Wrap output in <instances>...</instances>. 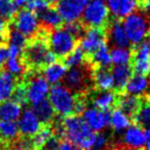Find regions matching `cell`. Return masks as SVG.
Segmentation results:
<instances>
[{"label": "cell", "mask_w": 150, "mask_h": 150, "mask_svg": "<svg viewBox=\"0 0 150 150\" xmlns=\"http://www.w3.org/2000/svg\"><path fill=\"white\" fill-rule=\"evenodd\" d=\"M47 32L41 28L38 37L27 40V43L21 54V59L27 68V72L30 70L42 71L46 66L58 60L57 57L50 52L46 43Z\"/></svg>", "instance_id": "1"}, {"label": "cell", "mask_w": 150, "mask_h": 150, "mask_svg": "<svg viewBox=\"0 0 150 150\" xmlns=\"http://www.w3.org/2000/svg\"><path fill=\"white\" fill-rule=\"evenodd\" d=\"M64 139L77 145L80 150L94 149L95 134L79 115H68L62 117Z\"/></svg>", "instance_id": "2"}, {"label": "cell", "mask_w": 150, "mask_h": 150, "mask_svg": "<svg viewBox=\"0 0 150 150\" xmlns=\"http://www.w3.org/2000/svg\"><path fill=\"white\" fill-rule=\"evenodd\" d=\"M64 86L76 95H88L94 86L92 79V66L88 62L70 68L64 75Z\"/></svg>", "instance_id": "3"}, {"label": "cell", "mask_w": 150, "mask_h": 150, "mask_svg": "<svg viewBox=\"0 0 150 150\" xmlns=\"http://www.w3.org/2000/svg\"><path fill=\"white\" fill-rule=\"evenodd\" d=\"M77 95L71 92L64 84L56 83L48 93V101L59 116L74 115Z\"/></svg>", "instance_id": "4"}, {"label": "cell", "mask_w": 150, "mask_h": 150, "mask_svg": "<svg viewBox=\"0 0 150 150\" xmlns=\"http://www.w3.org/2000/svg\"><path fill=\"white\" fill-rule=\"evenodd\" d=\"M122 26L129 43L138 45L150 35V20L145 13H136L123 19Z\"/></svg>", "instance_id": "5"}, {"label": "cell", "mask_w": 150, "mask_h": 150, "mask_svg": "<svg viewBox=\"0 0 150 150\" xmlns=\"http://www.w3.org/2000/svg\"><path fill=\"white\" fill-rule=\"evenodd\" d=\"M46 43L50 52L57 58L64 59L79 45V41L75 39L62 27L52 30L46 34Z\"/></svg>", "instance_id": "6"}, {"label": "cell", "mask_w": 150, "mask_h": 150, "mask_svg": "<svg viewBox=\"0 0 150 150\" xmlns=\"http://www.w3.org/2000/svg\"><path fill=\"white\" fill-rule=\"evenodd\" d=\"M22 78L26 83L28 104L35 105L44 100L45 96L48 94L50 86L42 71L30 70Z\"/></svg>", "instance_id": "7"}, {"label": "cell", "mask_w": 150, "mask_h": 150, "mask_svg": "<svg viewBox=\"0 0 150 150\" xmlns=\"http://www.w3.org/2000/svg\"><path fill=\"white\" fill-rule=\"evenodd\" d=\"M79 22L86 30L92 28L105 29L109 23V11L107 5L103 1L92 0V2L88 3L84 8Z\"/></svg>", "instance_id": "8"}, {"label": "cell", "mask_w": 150, "mask_h": 150, "mask_svg": "<svg viewBox=\"0 0 150 150\" xmlns=\"http://www.w3.org/2000/svg\"><path fill=\"white\" fill-rule=\"evenodd\" d=\"M11 24L22 35L25 36L27 40L38 37L41 30L37 16L32 11H28L27 8L18 11L11 21Z\"/></svg>", "instance_id": "9"}, {"label": "cell", "mask_w": 150, "mask_h": 150, "mask_svg": "<svg viewBox=\"0 0 150 150\" xmlns=\"http://www.w3.org/2000/svg\"><path fill=\"white\" fill-rule=\"evenodd\" d=\"M131 67L134 74L143 76L150 74V39H145L135 46Z\"/></svg>", "instance_id": "10"}, {"label": "cell", "mask_w": 150, "mask_h": 150, "mask_svg": "<svg viewBox=\"0 0 150 150\" xmlns=\"http://www.w3.org/2000/svg\"><path fill=\"white\" fill-rule=\"evenodd\" d=\"M107 42L106 30L103 28H92L88 29L83 37L79 41V47L84 52L86 57L94 54L100 46Z\"/></svg>", "instance_id": "11"}, {"label": "cell", "mask_w": 150, "mask_h": 150, "mask_svg": "<svg viewBox=\"0 0 150 150\" xmlns=\"http://www.w3.org/2000/svg\"><path fill=\"white\" fill-rule=\"evenodd\" d=\"M88 0H61L56 5L59 15L66 23L78 21L88 5Z\"/></svg>", "instance_id": "12"}, {"label": "cell", "mask_w": 150, "mask_h": 150, "mask_svg": "<svg viewBox=\"0 0 150 150\" xmlns=\"http://www.w3.org/2000/svg\"><path fill=\"white\" fill-rule=\"evenodd\" d=\"M88 102H91L94 108L101 111H109L116 107L118 95L113 91L92 90L86 95Z\"/></svg>", "instance_id": "13"}, {"label": "cell", "mask_w": 150, "mask_h": 150, "mask_svg": "<svg viewBox=\"0 0 150 150\" xmlns=\"http://www.w3.org/2000/svg\"><path fill=\"white\" fill-rule=\"evenodd\" d=\"M107 40L112 44L114 47H129V41L127 39L125 28L119 20H109L106 28Z\"/></svg>", "instance_id": "14"}, {"label": "cell", "mask_w": 150, "mask_h": 150, "mask_svg": "<svg viewBox=\"0 0 150 150\" xmlns=\"http://www.w3.org/2000/svg\"><path fill=\"white\" fill-rule=\"evenodd\" d=\"M82 119L92 131L101 132L110 125V112L101 111L96 108H88L82 113Z\"/></svg>", "instance_id": "15"}, {"label": "cell", "mask_w": 150, "mask_h": 150, "mask_svg": "<svg viewBox=\"0 0 150 150\" xmlns=\"http://www.w3.org/2000/svg\"><path fill=\"white\" fill-rule=\"evenodd\" d=\"M139 5V0H107V8L116 20L125 19L136 13Z\"/></svg>", "instance_id": "16"}, {"label": "cell", "mask_w": 150, "mask_h": 150, "mask_svg": "<svg viewBox=\"0 0 150 150\" xmlns=\"http://www.w3.org/2000/svg\"><path fill=\"white\" fill-rule=\"evenodd\" d=\"M20 135L23 137L32 138L41 127V123L31 109H26L22 114L18 123Z\"/></svg>", "instance_id": "17"}, {"label": "cell", "mask_w": 150, "mask_h": 150, "mask_svg": "<svg viewBox=\"0 0 150 150\" xmlns=\"http://www.w3.org/2000/svg\"><path fill=\"white\" fill-rule=\"evenodd\" d=\"M122 143L127 149H141L145 145V133L137 125H129L122 137Z\"/></svg>", "instance_id": "18"}, {"label": "cell", "mask_w": 150, "mask_h": 150, "mask_svg": "<svg viewBox=\"0 0 150 150\" xmlns=\"http://www.w3.org/2000/svg\"><path fill=\"white\" fill-rule=\"evenodd\" d=\"M92 79L96 91H110L113 88V78L109 68L92 66Z\"/></svg>", "instance_id": "19"}, {"label": "cell", "mask_w": 150, "mask_h": 150, "mask_svg": "<svg viewBox=\"0 0 150 150\" xmlns=\"http://www.w3.org/2000/svg\"><path fill=\"white\" fill-rule=\"evenodd\" d=\"M39 25L42 29L45 31H52V30L59 29L63 26V19L59 15L56 7L50 6L43 11L37 15Z\"/></svg>", "instance_id": "20"}, {"label": "cell", "mask_w": 150, "mask_h": 150, "mask_svg": "<svg viewBox=\"0 0 150 150\" xmlns=\"http://www.w3.org/2000/svg\"><path fill=\"white\" fill-rule=\"evenodd\" d=\"M113 78V88L115 93H125V88L133 75V70L129 65H118L114 66L111 70Z\"/></svg>", "instance_id": "21"}, {"label": "cell", "mask_w": 150, "mask_h": 150, "mask_svg": "<svg viewBox=\"0 0 150 150\" xmlns=\"http://www.w3.org/2000/svg\"><path fill=\"white\" fill-rule=\"evenodd\" d=\"M17 83V77H15L6 69H0V102L3 103L11 98Z\"/></svg>", "instance_id": "22"}, {"label": "cell", "mask_w": 150, "mask_h": 150, "mask_svg": "<svg viewBox=\"0 0 150 150\" xmlns=\"http://www.w3.org/2000/svg\"><path fill=\"white\" fill-rule=\"evenodd\" d=\"M149 82L150 80L148 79L147 76L138 74L132 75V77L129 78V82H127V86L125 88V94L132 95V96L136 97L143 96L148 91Z\"/></svg>", "instance_id": "23"}, {"label": "cell", "mask_w": 150, "mask_h": 150, "mask_svg": "<svg viewBox=\"0 0 150 150\" xmlns=\"http://www.w3.org/2000/svg\"><path fill=\"white\" fill-rule=\"evenodd\" d=\"M32 111L36 115V117L38 118L39 122L41 123V125H52V121L56 118V113L54 111V108L50 105V101L46 100V99L40 101L37 104L33 105Z\"/></svg>", "instance_id": "24"}, {"label": "cell", "mask_w": 150, "mask_h": 150, "mask_svg": "<svg viewBox=\"0 0 150 150\" xmlns=\"http://www.w3.org/2000/svg\"><path fill=\"white\" fill-rule=\"evenodd\" d=\"M86 62H88L93 67H104L108 68L111 65L110 52H109L108 44L104 43L98 48L94 54L86 57Z\"/></svg>", "instance_id": "25"}, {"label": "cell", "mask_w": 150, "mask_h": 150, "mask_svg": "<svg viewBox=\"0 0 150 150\" xmlns=\"http://www.w3.org/2000/svg\"><path fill=\"white\" fill-rule=\"evenodd\" d=\"M142 100L139 97L132 96V95L123 94L121 96H118V100H117L116 107L120 109L122 112H125L129 117L134 116L138 109L141 106Z\"/></svg>", "instance_id": "26"}, {"label": "cell", "mask_w": 150, "mask_h": 150, "mask_svg": "<svg viewBox=\"0 0 150 150\" xmlns=\"http://www.w3.org/2000/svg\"><path fill=\"white\" fill-rule=\"evenodd\" d=\"M67 69L68 68L65 66L64 63L59 59V61L57 60L56 62L46 66L42 70V72H43V76L47 80V82L56 84L58 83V81H60L64 77V75L67 72Z\"/></svg>", "instance_id": "27"}, {"label": "cell", "mask_w": 150, "mask_h": 150, "mask_svg": "<svg viewBox=\"0 0 150 150\" xmlns=\"http://www.w3.org/2000/svg\"><path fill=\"white\" fill-rule=\"evenodd\" d=\"M110 125L115 132L125 131L131 125V117L116 107L110 113Z\"/></svg>", "instance_id": "28"}, {"label": "cell", "mask_w": 150, "mask_h": 150, "mask_svg": "<svg viewBox=\"0 0 150 150\" xmlns=\"http://www.w3.org/2000/svg\"><path fill=\"white\" fill-rule=\"evenodd\" d=\"M21 105L13 101H5L0 106V117L1 120L15 121L21 114Z\"/></svg>", "instance_id": "29"}, {"label": "cell", "mask_w": 150, "mask_h": 150, "mask_svg": "<svg viewBox=\"0 0 150 150\" xmlns=\"http://www.w3.org/2000/svg\"><path fill=\"white\" fill-rule=\"evenodd\" d=\"M133 117L135 125L145 129H150V101H142L141 106Z\"/></svg>", "instance_id": "30"}, {"label": "cell", "mask_w": 150, "mask_h": 150, "mask_svg": "<svg viewBox=\"0 0 150 150\" xmlns=\"http://www.w3.org/2000/svg\"><path fill=\"white\" fill-rule=\"evenodd\" d=\"M111 63L115 66L129 65L132 62L133 52L129 47H113L110 52Z\"/></svg>", "instance_id": "31"}, {"label": "cell", "mask_w": 150, "mask_h": 150, "mask_svg": "<svg viewBox=\"0 0 150 150\" xmlns=\"http://www.w3.org/2000/svg\"><path fill=\"white\" fill-rule=\"evenodd\" d=\"M52 134V125H41V127L39 129V131L31 138L32 144H33V147L35 150H40L42 146L45 144V142L50 139Z\"/></svg>", "instance_id": "32"}, {"label": "cell", "mask_w": 150, "mask_h": 150, "mask_svg": "<svg viewBox=\"0 0 150 150\" xmlns=\"http://www.w3.org/2000/svg\"><path fill=\"white\" fill-rule=\"evenodd\" d=\"M61 61L64 63L67 68H74V67L79 66L86 62V54L78 45L71 54H69L64 59H61Z\"/></svg>", "instance_id": "33"}, {"label": "cell", "mask_w": 150, "mask_h": 150, "mask_svg": "<svg viewBox=\"0 0 150 150\" xmlns=\"http://www.w3.org/2000/svg\"><path fill=\"white\" fill-rule=\"evenodd\" d=\"M17 11L11 0H0V18L4 22L9 23L13 21Z\"/></svg>", "instance_id": "34"}, {"label": "cell", "mask_w": 150, "mask_h": 150, "mask_svg": "<svg viewBox=\"0 0 150 150\" xmlns=\"http://www.w3.org/2000/svg\"><path fill=\"white\" fill-rule=\"evenodd\" d=\"M50 6V5L48 4L46 0H29L27 4V9L37 16L38 13H40Z\"/></svg>", "instance_id": "35"}, {"label": "cell", "mask_w": 150, "mask_h": 150, "mask_svg": "<svg viewBox=\"0 0 150 150\" xmlns=\"http://www.w3.org/2000/svg\"><path fill=\"white\" fill-rule=\"evenodd\" d=\"M108 143V138L104 133L98 132L95 134V143H94V149H102Z\"/></svg>", "instance_id": "36"}, {"label": "cell", "mask_w": 150, "mask_h": 150, "mask_svg": "<svg viewBox=\"0 0 150 150\" xmlns=\"http://www.w3.org/2000/svg\"><path fill=\"white\" fill-rule=\"evenodd\" d=\"M9 58L8 44L6 42L0 41V69L3 68V65L5 64Z\"/></svg>", "instance_id": "37"}, {"label": "cell", "mask_w": 150, "mask_h": 150, "mask_svg": "<svg viewBox=\"0 0 150 150\" xmlns=\"http://www.w3.org/2000/svg\"><path fill=\"white\" fill-rule=\"evenodd\" d=\"M59 145H60V139L56 136L52 135L47 141L45 142L40 150H58Z\"/></svg>", "instance_id": "38"}, {"label": "cell", "mask_w": 150, "mask_h": 150, "mask_svg": "<svg viewBox=\"0 0 150 150\" xmlns=\"http://www.w3.org/2000/svg\"><path fill=\"white\" fill-rule=\"evenodd\" d=\"M58 150H80V148L69 140L62 139L60 140V145H59Z\"/></svg>", "instance_id": "39"}, {"label": "cell", "mask_w": 150, "mask_h": 150, "mask_svg": "<svg viewBox=\"0 0 150 150\" xmlns=\"http://www.w3.org/2000/svg\"><path fill=\"white\" fill-rule=\"evenodd\" d=\"M143 13H145L148 18L150 19V0H144L141 4Z\"/></svg>", "instance_id": "40"}, {"label": "cell", "mask_w": 150, "mask_h": 150, "mask_svg": "<svg viewBox=\"0 0 150 150\" xmlns=\"http://www.w3.org/2000/svg\"><path fill=\"white\" fill-rule=\"evenodd\" d=\"M11 1H13V5H15V7L17 8V11H18V8L23 9L25 6H27L28 2H29V0H11Z\"/></svg>", "instance_id": "41"}, {"label": "cell", "mask_w": 150, "mask_h": 150, "mask_svg": "<svg viewBox=\"0 0 150 150\" xmlns=\"http://www.w3.org/2000/svg\"><path fill=\"white\" fill-rule=\"evenodd\" d=\"M145 145L147 146L148 149H150V129H145Z\"/></svg>", "instance_id": "42"}, {"label": "cell", "mask_w": 150, "mask_h": 150, "mask_svg": "<svg viewBox=\"0 0 150 150\" xmlns=\"http://www.w3.org/2000/svg\"><path fill=\"white\" fill-rule=\"evenodd\" d=\"M47 1V3L50 5V6H54V7H56V5L58 4L59 2H60L61 0H46Z\"/></svg>", "instance_id": "43"}, {"label": "cell", "mask_w": 150, "mask_h": 150, "mask_svg": "<svg viewBox=\"0 0 150 150\" xmlns=\"http://www.w3.org/2000/svg\"><path fill=\"white\" fill-rule=\"evenodd\" d=\"M148 98H149V101H150V82H149V88H148Z\"/></svg>", "instance_id": "44"}, {"label": "cell", "mask_w": 150, "mask_h": 150, "mask_svg": "<svg viewBox=\"0 0 150 150\" xmlns=\"http://www.w3.org/2000/svg\"><path fill=\"white\" fill-rule=\"evenodd\" d=\"M125 150H141V149H127V148H125Z\"/></svg>", "instance_id": "45"}, {"label": "cell", "mask_w": 150, "mask_h": 150, "mask_svg": "<svg viewBox=\"0 0 150 150\" xmlns=\"http://www.w3.org/2000/svg\"><path fill=\"white\" fill-rule=\"evenodd\" d=\"M99 1H104V0H99Z\"/></svg>", "instance_id": "46"}, {"label": "cell", "mask_w": 150, "mask_h": 150, "mask_svg": "<svg viewBox=\"0 0 150 150\" xmlns=\"http://www.w3.org/2000/svg\"><path fill=\"white\" fill-rule=\"evenodd\" d=\"M146 150H150V149H148V148H147V149H146Z\"/></svg>", "instance_id": "47"}]
</instances>
